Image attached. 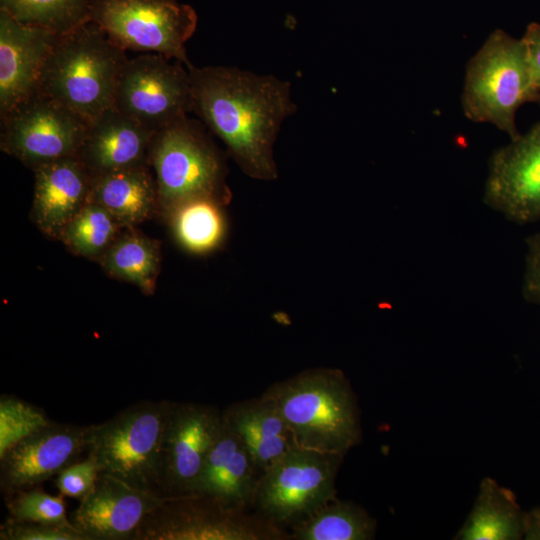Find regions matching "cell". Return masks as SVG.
Wrapping results in <instances>:
<instances>
[{
    "mask_svg": "<svg viewBox=\"0 0 540 540\" xmlns=\"http://www.w3.org/2000/svg\"><path fill=\"white\" fill-rule=\"evenodd\" d=\"M5 501L11 520L74 527L60 493L54 496L34 487L7 494Z\"/></svg>",
    "mask_w": 540,
    "mask_h": 540,
    "instance_id": "cell-28",
    "label": "cell"
},
{
    "mask_svg": "<svg viewBox=\"0 0 540 540\" xmlns=\"http://www.w3.org/2000/svg\"><path fill=\"white\" fill-rule=\"evenodd\" d=\"M222 417L244 442L255 464L262 471L298 446L280 411L264 397L235 404Z\"/></svg>",
    "mask_w": 540,
    "mask_h": 540,
    "instance_id": "cell-20",
    "label": "cell"
},
{
    "mask_svg": "<svg viewBox=\"0 0 540 540\" xmlns=\"http://www.w3.org/2000/svg\"><path fill=\"white\" fill-rule=\"evenodd\" d=\"M1 540H88L75 527L20 522L7 519L0 527Z\"/></svg>",
    "mask_w": 540,
    "mask_h": 540,
    "instance_id": "cell-31",
    "label": "cell"
},
{
    "mask_svg": "<svg viewBox=\"0 0 540 540\" xmlns=\"http://www.w3.org/2000/svg\"><path fill=\"white\" fill-rule=\"evenodd\" d=\"M91 21L124 50L156 53L190 62L185 44L194 34L198 17L188 4L176 0H93Z\"/></svg>",
    "mask_w": 540,
    "mask_h": 540,
    "instance_id": "cell-7",
    "label": "cell"
},
{
    "mask_svg": "<svg viewBox=\"0 0 540 540\" xmlns=\"http://www.w3.org/2000/svg\"><path fill=\"white\" fill-rule=\"evenodd\" d=\"M33 171L31 219L43 234L60 240L65 227L89 199L91 175L78 157L45 163Z\"/></svg>",
    "mask_w": 540,
    "mask_h": 540,
    "instance_id": "cell-17",
    "label": "cell"
},
{
    "mask_svg": "<svg viewBox=\"0 0 540 540\" xmlns=\"http://www.w3.org/2000/svg\"><path fill=\"white\" fill-rule=\"evenodd\" d=\"M211 134L201 120L189 116L154 134L149 164L155 174L158 212L164 218L181 203L196 198L230 202L225 157Z\"/></svg>",
    "mask_w": 540,
    "mask_h": 540,
    "instance_id": "cell-4",
    "label": "cell"
},
{
    "mask_svg": "<svg viewBox=\"0 0 540 540\" xmlns=\"http://www.w3.org/2000/svg\"><path fill=\"white\" fill-rule=\"evenodd\" d=\"M51 422L40 408L12 395L0 397V455L12 444Z\"/></svg>",
    "mask_w": 540,
    "mask_h": 540,
    "instance_id": "cell-29",
    "label": "cell"
},
{
    "mask_svg": "<svg viewBox=\"0 0 540 540\" xmlns=\"http://www.w3.org/2000/svg\"><path fill=\"white\" fill-rule=\"evenodd\" d=\"M181 62L156 53L128 59L113 106L154 132L192 112L190 75Z\"/></svg>",
    "mask_w": 540,
    "mask_h": 540,
    "instance_id": "cell-10",
    "label": "cell"
},
{
    "mask_svg": "<svg viewBox=\"0 0 540 540\" xmlns=\"http://www.w3.org/2000/svg\"><path fill=\"white\" fill-rule=\"evenodd\" d=\"M172 402L143 401L89 425L88 454L101 472L162 497L161 448Z\"/></svg>",
    "mask_w": 540,
    "mask_h": 540,
    "instance_id": "cell-6",
    "label": "cell"
},
{
    "mask_svg": "<svg viewBox=\"0 0 540 540\" xmlns=\"http://www.w3.org/2000/svg\"><path fill=\"white\" fill-rule=\"evenodd\" d=\"M150 165L91 176L88 201L104 207L123 227L131 228L158 212V194Z\"/></svg>",
    "mask_w": 540,
    "mask_h": 540,
    "instance_id": "cell-21",
    "label": "cell"
},
{
    "mask_svg": "<svg viewBox=\"0 0 540 540\" xmlns=\"http://www.w3.org/2000/svg\"><path fill=\"white\" fill-rule=\"evenodd\" d=\"M57 36L0 10V118L38 92L43 66Z\"/></svg>",
    "mask_w": 540,
    "mask_h": 540,
    "instance_id": "cell-16",
    "label": "cell"
},
{
    "mask_svg": "<svg viewBox=\"0 0 540 540\" xmlns=\"http://www.w3.org/2000/svg\"><path fill=\"white\" fill-rule=\"evenodd\" d=\"M89 122L58 101L37 92L1 118L0 148L32 170L77 157Z\"/></svg>",
    "mask_w": 540,
    "mask_h": 540,
    "instance_id": "cell-9",
    "label": "cell"
},
{
    "mask_svg": "<svg viewBox=\"0 0 540 540\" xmlns=\"http://www.w3.org/2000/svg\"><path fill=\"white\" fill-rule=\"evenodd\" d=\"M127 60L126 50L89 21L57 36L43 66L38 92L91 123L113 107Z\"/></svg>",
    "mask_w": 540,
    "mask_h": 540,
    "instance_id": "cell-2",
    "label": "cell"
},
{
    "mask_svg": "<svg viewBox=\"0 0 540 540\" xmlns=\"http://www.w3.org/2000/svg\"><path fill=\"white\" fill-rule=\"evenodd\" d=\"M225 205L213 198H196L175 207L165 219L179 246L195 255L220 248L228 232Z\"/></svg>",
    "mask_w": 540,
    "mask_h": 540,
    "instance_id": "cell-23",
    "label": "cell"
},
{
    "mask_svg": "<svg viewBox=\"0 0 540 540\" xmlns=\"http://www.w3.org/2000/svg\"><path fill=\"white\" fill-rule=\"evenodd\" d=\"M192 113L222 140L249 177H278L273 147L284 121L297 111L291 84L274 75L238 67L188 69Z\"/></svg>",
    "mask_w": 540,
    "mask_h": 540,
    "instance_id": "cell-1",
    "label": "cell"
},
{
    "mask_svg": "<svg viewBox=\"0 0 540 540\" xmlns=\"http://www.w3.org/2000/svg\"><path fill=\"white\" fill-rule=\"evenodd\" d=\"M166 499L101 472L69 519L88 540H135L144 519Z\"/></svg>",
    "mask_w": 540,
    "mask_h": 540,
    "instance_id": "cell-15",
    "label": "cell"
},
{
    "mask_svg": "<svg viewBox=\"0 0 540 540\" xmlns=\"http://www.w3.org/2000/svg\"><path fill=\"white\" fill-rule=\"evenodd\" d=\"M132 228L120 233L98 262L111 277L132 283L146 295H152L160 272V243Z\"/></svg>",
    "mask_w": 540,
    "mask_h": 540,
    "instance_id": "cell-24",
    "label": "cell"
},
{
    "mask_svg": "<svg viewBox=\"0 0 540 540\" xmlns=\"http://www.w3.org/2000/svg\"><path fill=\"white\" fill-rule=\"evenodd\" d=\"M376 523L359 505L336 499L298 522L293 537L298 540H369Z\"/></svg>",
    "mask_w": 540,
    "mask_h": 540,
    "instance_id": "cell-25",
    "label": "cell"
},
{
    "mask_svg": "<svg viewBox=\"0 0 540 540\" xmlns=\"http://www.w3.org/2000/svg\"><path fill=\"white\" fill-rule=\"evenodd\" d=\"M155 133L113 106L89 124L77 157L91 176L147 166Z\"/></svg>",
    "mask_w": 540,
    "mask_h": 540,
    "instance_id": "cell-18",
    "label": "cell"
},
{
    "mask_svg": "<svg viewBox=\"0 0 540 540\" xmlns=\"http://www.w3.org/2000/svg\"><path fill=\"white\" fill-rule=\"evenodd\" d=\"M521 39L527 52L536 102L540 104V24L531 23Z\"/></svg>",
    "mask_w": 540,
    "mask_h": 540,
    "instance_id": "cell-33",
    "label": "cell"
},
{
    "mask_svg": "<svg viewBox=\"0 0 540 540\" xmlns=\"http://www.w3.org/2000/svg\"><path fill=\"white\" fill-rule=\"evenodd\" d=\"M222 414L212 406L172 402L161 448L162 497L194 495L221 433Z\"/></svg>",
    "mask_w": 540,
    "mask_h": 540,
    "instance_id": "cell-12",
    "label": "cell"
},
{
    "mask_svg": "<svg viewBox=\"0 0 540 540\" xmlns=\"http://www.w3.org/2000/svg\"><path fill=\"white\" fill-rule=\"evenodd\" d=\"M93 0H0V10L17 21L56 35L91 21Z\"/></svg>",
    "mask_w": 540,
    "mask_h": 540,
    "instance_id": "cell-26",
    "label": "cell"
},
{
    "mask_svg": "<svg viewBox=\"0 0 540 540\" xmlns=\"http://www.w3.org/2000/svg\"><path fill=\"white\" fill-rule=\"evenodd\" d=\"M483 201L511 222L540 220V121L493 152Z\"/></svg>",
    "mask_w": 540,
    "mask_h": 540,
    "instance_id": "cell-13",
    "label": "cell"
},
{
    "mask_svg": "<svg viewBox=\"0 0 540 540\" xmlns=\"http://www.w3.org/2000/svg\"><path fill=\"white\" fill-rule=\"evenodd\" d=\"M262 397L280 411L298 446L344 455L360 440L356 399L340 371H307Z\"/></svg>",
    "mask_w": 540,
    "mask_h": 540,
    "instance_id": "cell-3",
    "label": "cell"
},
{
    "mask_svg": "<svg viewBox=\"0 0 540 540\" xmlns=\"http://www.w3.org/2000/svg\"><path fill=\"white\" fill-rule=\"evenodd\" d=\"M525 518L513 493L494 479L482 480L474 506L457 540H516L525 534Z\"/></svg>",
    "mask_w": 540,
    "mask_h": 540,
    "instance_id": "cell-22",
    "label": "cell"
},
{
    "mask_svg": "<svg viewBox=\"0 0 540 540\" xmlns=\"http://www.w3.org/2000/svg\"><path fill=\"white\" fill-rule=\"evenodd\" d=\"M124 228L104 207L87 201L60 240L75 255L98 261Z\"/></svg>",
    "mask_w": 540,
    "mask_h": 540,
    "instance_id": "cell-27",
    "label": "cell"
},
{
    "mask_svg": "<svg viewBox=\"0 0 540 540\" xmlns=\"http://www.w3.org/2000/svg\"><path fill=\"white\" fill-rule=\"evenodd\" d=\"M242 509L204 495L167 498L142 522L135 540H259L278 536Z\"/></svg>",
    "mask_w": 540,
    "mask_h": 540,
    "instance_id": "cell-11",
    "label": "cell"
},
{
    "mask_svg": "<svg viewBox=\"0 0 540 540\" xmlns=\"http://www.w3.org/2000/svg\"><path fill=\"white\" fill-rule=\"evenodd\" d=\"M525 538L540 540V509L526 513Z\"/></svg>",
    "mask_w": 540,
    "mask_h": 540,
    "instance_id": "cell-34",
    "label": "cell"
},
{
    "mask_svg": "<svg viewBox=\"0 0 540 540\" xmlns=\"http://www.w3.org/2000/svg\"><path fill=\"white\" fill-rule=\"evenodd\" d=\"M522 294L526 301L540 306V232L526 238Z\"/></svg>",
    "mask_w": 540,
    "mask_h": 540,
    "instance_id": "cell-32",
    "label": "cell"
},
{
    "mask_svg": "<svg viewBox=\"0 0 540 540\" xmlns=\"http://www.w3.org/2000/svg\"><path fill=\"white\" fill-rule=\"evenodd\" d=\"M344 455L296 446L258 480L253 501L276 522H298L335 500Z\"/></svg>",
    "mask_w": 540,
    "mask_h": 540,
    "instance_id": "cell-8",
    "label": "cell"
},
{
    "mask_svg": "<svg viewBox=\"0 0 540 540\" xmlns=\"http://www.w3.org/2000/svg\"><path fill=\"white\" fill-rule=\"evenodd\" d=\"M256 468L244 442L223 420L221 433L208 454L195 494L243 509L254 498L258 483Z\"/></svg>",
    "mask_w": 540,
    "mask_h": 540,
    "instance_id": "cell-19",
    "label": "cell"
},
{
    "mask_svg": "<svg viewBox=\"0 0 540 540\" xmlns=\"http://www.w3.org/2000/svg\"><path fill=\"white\" fill-rule=\"evenodd\" d=\"M88 426L49 422L0 455V488L7 494L37 487L88 451Z\"/></svg>",
    "mask_w": 540,
    "mask_h": 540,
    "instance_id": "cell-14",
    "label": "cell"
},
{
    "mask_svg": "<svg viewBox=\"0 0 540 540\" xmlns=\"http://www.w3.org/2000/svg\"><path fill=\"white\" fill-rule=\"evenodd\" d=\"M101 466L97 459L88 454L82 461H77L56 475L55 485L61 495L83 499L95 486Z\"/></svg>",
    "mask_w": 540,
    "mask_h": 540,
    "instance_id": "cell-30",
    "label": "cell"
},
{
    "mask_svg": "<svg viewBox=\"0 0 540 540\" xmlns=\"http://www.w3.org/2000/svg\"><path fill=\"white\" fill-rule=\"evenodd\" d=\"M526 102H536L527 52L522 39L494 30L466 65L462 110L473 122L490 123L520 136L515 115Z\"/></svg>",
    "mask_w": 540,
    "mask_h": 540,
    "instance_id": "cell-5",
    "label": "cell"
}]
</instances>
